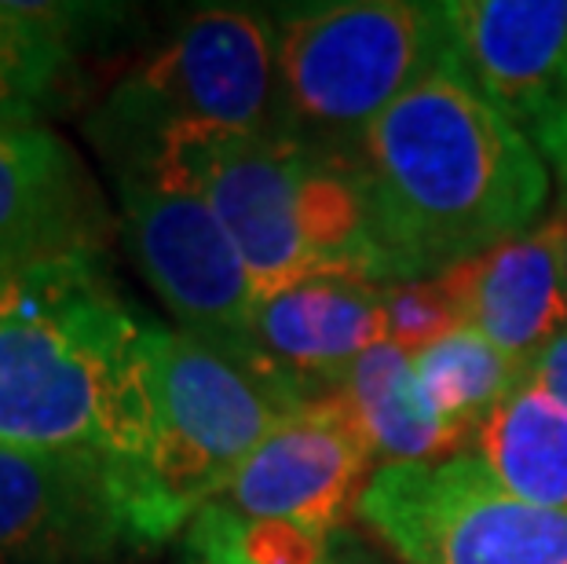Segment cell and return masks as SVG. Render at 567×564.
I'll use <instances>...</instances> for the list:
<instances>
[{"label": "cell", "mask_w": 567, "mask_h": 564, "mask_svg": "<svg viewBox=\"0 0 567 564\" xmlns=\"http://www.w3.org/2000/svg\"><path fill=\"white\" fill-rule=\"evenodd\" d=\"M527 378L567 407V330H560L542 352L527 363Z\"/></svg>", "instance_id": "cell-22"}, {"label": "cell", "mask_w": 567, "mask_h": 564, "mask_svg": "<svg viewBox=\"0 0 567 564\" xmlns=\"http://www.w3.org/2000/svg\"><path fill=\"white\" fill-rule=\"evenodd\" d=\"M231 235L257 294L316 275L300 235L308 147L289 136H220L176 158Z\"/></svg>", "instance_id": "cell-10"}, {"label": "cell", "mask_w": 567, "mask_h": 564, "mask_svg": "<svg viewBox=\"0 0 567 564\" xmlns=\"http://www.w3.org/2000/svg\"><path fill=\"white\" fill-rule=\"evenodd\" d=\"M114 184L128 257L176 327L264 363L252 338L260 294L195 180L168 165L143 176H114Z\"/></svg>", "instance_id": "cell-7"}, {"label": "cell", "mask_w": 567, "mask_h": 564, "mask_svg": "<svg viewBox=\"0 0 567 564\" xmlns=\"http://www.w3.org/2000/svg\"><path fill=\"white\" fill-rule=\"evenodd\" d=\"M84 132L114 176L168 170L205 140L286 136L275 11H190L117 78Z\"/></svg>", "instance_id": "cell-3"}, {"label": "cell", "mask_w": 567, "mask_h": 564, "mask_svg": "<svg viewBox=\"0 0 567 564\" xmlns=\"http://www.w3.org/2000/svg\"><path fill=\"white\" fill-rule=\"evenodd\" d=\"M322 564H389L384 554L373 543H367L363 535L355 532V527H337L330 535V543H326V557Z\"/></svg>", "instance_id": "cell-23"}, {"label": "cell", "mask_w": 567, "mask_h": 564, "mask_svg": "<svg viewBox=\"0 0 567 564\" xmlns=\"http://www.w3.org/2000/svg\"><path fill=\"white\" fill-rule=\"evenodd\" d=\"M410 367H414L421 396L440 414V422L465 437V451L473 429L527 378V363L502 352L476 327L446 334L425 352L410 356Z\"/></svg>", "instance_id": "cell-18"}, {"label": "cell", "mask_w": 567, "mask_h": 564, "mask_svg": "<svg viewBox=\"0 0 567 564\" xmlns=\"http://www.w3.org/2000/svg\"><path fill=\"white\" fill-rule=\"evenodd\" d=\"M355 517L400 564H567V513L516 499L473 454L373 470Z\"/></svg>", "instance_id": "cell-6"}, {"label": "cell", "mask_w": 567, "mask_h": 564, "mask_svg": "<svg viewBox=\"0 0 567 564\" xmlns=\"http://www.w3.org/2000/svg\"><path fill=\"white\" fill-rule=\"evenodd\" d=\"M106 16L92 4L0 0V132L44 129L78 95L81 48Z\"/></svg>", "instance_id": "cell-15"}, {"label": "cell", "mask_w": 567, "mask_h": 564, "mask_svg": "<svg viewBox=\"0 0 567 564\" xmlns=\"http://www.w3.org/2000/svg\"><path fill=\"white\" fill-rule=\"evenodd\" d=\"M330 535L286 517L246 521L231 513V539L246 564H322Z\"/></svg>", "instance_id": "cell-20"}, {"label": "cell", "mask_w": 567, "mask_h": 564, "mask_svg": "<svg viewBox=\"0 0 567 564\" xmlns=\"http://www.w3.org/2000/svg\"><path fill=\"white\" fill-rule=\"evenodd\" d=\"M286 136L344 154L410 89L457 55L446 4L337 0L275 11Z\"/></svg>", "instance_id": "cell-5"}, {"label": "cell", "mask_w": 567, "mask_h": 564, "mask_svg": "<svg viewBox=\"0 0 567 564\" xmlns=\"http://www.w3.org/2000/svg\"><path fill=\"white\" fill-rule=\"evenodd\" d=\"M505 491L542 510L567 513V407L524 378L473 429L468 451Z\"/></svg>", "instance_id": "cell-17"}, {"label": "cell", "mask_w": 567, "mask_h": 564, "mask_svg": "<svg viewBox=\"0 0 567 564\" xmlns=\"http://www.w3.org/2000/svg\"><path fill=\"white\" fill-rule=\"evenodd\" d=\"M333 392L370 451L373 470L465 454V437L440 422V414L425 403L403 348L389 341L370 348L363 359H355V367Z\"/></svg>", "instance_id": "cell-16"}, {"label": "cell", "mask_w": 567, "mask_h": 564, "mask_svg": "<svg viewBox=\"0 0 567 564\" xmlns=\"http://www.w3.org/2000/svg\"><path fill=\"white\" fill-rule=\"evenodd\" d=\"M147 327L106 257L0 271V448L103 459L147 451Z\"/></svg>", "instance_id": "cell-2"}, {"label": "cell", "mask_w": 567, "mask_h": 564, "mask_svg": "<svg viewBox=\"0 0 567 564\" xmlns=\"http://www.w3.org/2000/svg\"><path fill=\"white\" fill-rule=\"evenodd\" d=\"M370 473V451L344 403L326 392L289 414L216 502L246 521L286 517L330 535L355 517Z\"/></svg>", "instance_id": "cell-11"}, {"label": "cell", "mask_w": 567, "mask_h": 564, "mask_svg": "<svg viewBox=\"0 0 567 564\" xmlns=\"http://www.w3.org/2000/svg\"><path fill=\"white\" fill-rule=\"evenodd\" d=\"M114 217L81 154L52 129L0 132V271L106 257Z\"/></svg>", "instance_id": "cell-12"}, {"label": "cell", "mask_w": 567, "mask_h": 564, "mask_svg": "<svg viewBox=\"0 0 567 564\" xmlns=\"http://www.w3.org/2000/svg\"><path fill=\"white\" fill-rule=\"evenodd\" d=\"M147 451L122 476L128 521L143 550L187 532L249 454L308 403L268 363L154 319L147 327Z\"/></svg>", "instance_id": "cell-4"}, {"label": "cell", "mask_w": 567, "mask_h": 564, "mask_svg": "<svg viewBox=\"0 0 567 564\" xmlns=\"http://www.w3.org/2000/svg\"><path fill=\"white\" fill-rule=\"evenodd\" d=\"M384 286L432 279L542 224L553 176L462 59L410 89L344 151Z\"/></svg>", "instance_id": "cell-1"}, {"label": "cell", "mask_w": 567, "mask_h": 564, "mask_svg": "<svg viewBox=\"0 0 567 564\" xmlns=\"http://www.w3.org/2000/svg\"><path fill=\"white\" fill-rule=\"evenodd\" d=\"M457 55L546 162L567 213V0H454Z\"/></svg>", "instance_id": "cell-8"}, {"label": "cell", "mask_w": 567, "mask_h": 564, "mask_svg": "<svg viewBox=\"0 0 567 564\" xmlns=\"http://www.w3.org/2000/svg\"><path fill=\"white\" fill-rule=\"evenodd\" d=\"M179 564H246L231 539V510L213 502L187 524Z\"/></svg>", "instance_id": "cell-21"}, {"label": "cell", "mask_w": 567, "mask_h": 564, "mask_svg": "<svg viewBox=\"0 0 567 564\" xmlns=\"http://www.w3.org/2000/svg\"><path fill=\"white\" fill-rule=\"evenodd\" d=\"M136 550L111 462L0 448V564H106Z\"/></svg>", "instance_id": "cell-9"}, {"label": "cell", "mask_w": 567, "mask_h": 564, "mask_svg": "<svg viewBox=\"0 0 567 564\" xmlns=\"http://www.w3.org/2000/svg\"><path fill=\"white\" fill-rule=\"evenodd\" d=\"M257 352L305 392H333L355 359L384 341L381 286L348 275H308L264 294L257 305Z\"/></svg>", "instance_id": "cell-13"}, {"label": "cell", "mask_w": 567, "mask_h": 564, "mask_svg": "<svg viewBox=\"0 0 567 564\" xmlns=\"http://www.w3.org/2000/svg\"><path fill=\"white\" fill-rule=\"evenodd\" d=\"M381 316L384 341L403 348L406 356L425 352L429 345L443 341L446 334L468 327L465 311L443 275L381 286Z\"/></svg>", "instance_id": "cell-19"}, {"label": "cell", "mask_w": 567, "mask_h": 564, "mask_svg": "<svg viewBox=\"0 0 567 564\" xmlns=\"http://www.w3.org/2000/svg\"><path fill=\"white\" fill-rule=\"evenodd\" d=\"M465 322L530 363L567 330V213L443 271Z\"/></svg>", "instance_id": "cell-14"}]
</instances>
